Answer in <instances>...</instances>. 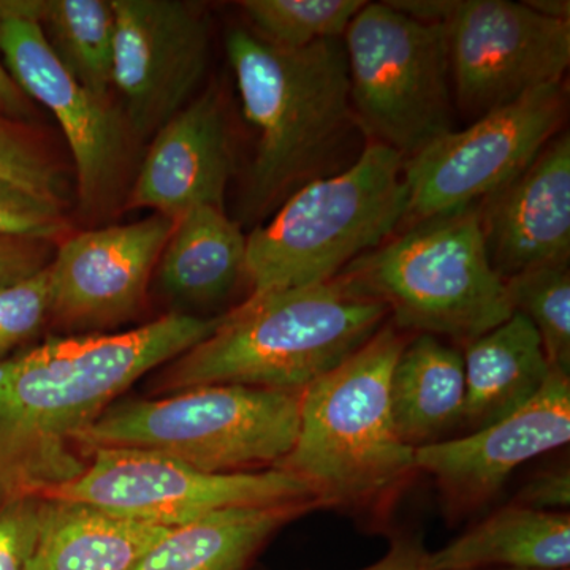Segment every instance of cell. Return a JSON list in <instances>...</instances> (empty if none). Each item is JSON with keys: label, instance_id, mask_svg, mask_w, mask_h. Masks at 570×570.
I'll list each match as a JSON object with an SVG mask.
<instances>
[{"label": "cell", "instance_id": "cell-1", "mask_svg": "<svg viewBox=\"0 0 570 570\" xmlns=\"http://www.w3.org/2000/svg\"><path fill=\"white\" fill-rule=\"evenodd\" d=\"M220 317L171 313L119 333L48 337L0 362V509L80 478L81 431L135 382L206 340Z\"/></svg>", "mask_w": 570, "mask_h": 570}, {"label": "cell", "instance_id": "cell-2", "mask_svg": "<svg viewBox=\"0 0 570 570\" xmlns=\"http://www.w3.org/2000/svg\"><path fill=\"white\" fill-rule=\"evenodd\" d=\"M389 321L384 305L356 294L340 277L250 295L220 316L212 335L167 363L157 392L245 385L302 393Z\"/></svg>", "mask_w": 570, "mask_h": 570}, {"label": "cell", "instance_id": "cell-3", "mask_svg": "<svg viewBox=\"0 0 570 570\" xmlns=\"http://www.w3.org/2000/svg\"><path fill=\"white\" fill-rule=\"evenodd\" d=\"M225 48L257 134L243 212L262 217L322 178L355 121L346 50L343 39L287 50L243 28L227 33Z\"/></svg>", "mask_w": 570, "mask_h": 570}, {"label": "cell", "instance_id": "cell-4", "mask_svg": "<svg viewBox=\"0 0 570 570\" xmlns=\"http://www.w3.org/2000/svg\"><path fill=\"white\" fill-rule=\"evenodd\" d=\"M407 341L389 321L302 393L295 445L277 468L305 480L321 508H387L419 472L390 404L393 367Z\"/></svg>", "mask_w": 570, "mask_h": 570}, {"label": "cell", "instance_id": "cell-5", "mask_svg": "<svg viewBox=\"0 0 570 570\" xmlns=\"http://www.w3.org/2000/svg\"><path fill=\"white\" fill-rule=\"evenodd\" d=\"M336 277L384 305L401 332L448 336L463 347L513 314L487 255L479 204L409 225Z\"/></svg>", "mask_w": 570, "mask_h": 570}, {"label": "cell", "instance_id": "cell-6", "mask_svg": "<svg viewBox=\"0 0 570 570\" xmlns=\"http://www.w3.org/2000/svg\"><path fill=\"white\" fill-rule=\"evenodd\" d=\"M404 159L371 142L347 170L295 190L246 239L250 295L335 279L384 245L406 216Z\"/></svg>", "mask_w": 570, "mask_h": 570}, {"label": "cell", "instance_id": "cell-7", "mask_svg": "<svg viewBox=\"0 0 570 570\" xmlns=\"http://www.w3.org/2000/svg\"><path fill=\"white\" fill-rule=\"evenodd\" d=\"M302 393L204 385L160 400L116 401L78 434L77 445L85 456L96 449L146 450L212 474L266 471L294 449Z\"/></svg>", "mask_w": 570, "mask_h": 570}, {"label": "cell", "instance_id": "cell-8", "mask_svg": "<svg viewBox=\"0 0 570 570\" xmlns=\"http://www.w3.org/2000/svg\"><path fill=\"white\" fill-rule=\"evenodd\" d=\"M343 41L352 112L373 142L406 160L452 132L448 24H426L387 2H366Z\"/></svg>", "mask_w": 570, "mask_h": 570}, {"label": "cell", "instance_id": "cell-9", "mask_svg": "<svg viewBox=\"0 0 570 570\" xmlns=\"http://www.w3.org/2000/svg\"><path fill=\"white\" fill-rule=\"evenodd\" d=\"M86 456L88 466L80 478L43 498L81 501L164 528L183 527L223 509L305 501L318 504L305 480L281 468L212 474L137 449H96Z\"/></svg>", "mask_w": 570, "mask_h": 570}, {"label": "cell", "instance_id": "cell-10", "mask_svg": "<svg viewBox=\"0 0 570 570\" xmlns=\"http://www.w3.org/2000/svg\"><path fill=\"white\" fill-rule=\"evenodd\" d=\"M568 111L564 81L445 134L404 160L409 225L478 205L512 181L558 134Z\"/></svg>", "mask_w": 570, "mask_h": 570}, {"label": "cell", "instance_id": "cell-11", "mask_svg": "<svg viewBox=\"0 0 570 570\" xmlns=\"http://www.w3.org/2000/svg\"><path fill=\"white\" fill-rule=\"evenodd\" d=\"M0 59L21 91L61 126L77 170L78 198L89 216L107 213L122 193L130 129L110 97L75 80L51 50L39 22L0 0Z\"/></svg>", "mask_w": 570, "mask_h": 570}, {"label": "cell", "instance_id": "cell-12", "mask_svg": "<svg viewBox=\"0 0 570 570\" xmlns=\"http://www.w3.org/2000/svg\"><path fill=\"white\" fill-rule=\"evenodd\" d=\"M455 100L472 121L561 82L570 63V21L523 2L460 0L448 24Z\"/></svg>", "mask_w": 570, "mask_h": 570}, {"label": "cell", "instance_id": "cell-13", "mask_svg": "<svg viewBox=\"0 0 570 570\" xmlns=\"http://www.w3.org/2000/svg\"><path fill=\"white\" fill-rule=\"evenodd\" d=\"M116 33L112 86L130 132L151 137L193 102L208 71L209 24L179 0H111Z\"/></svg>", "mask_w": 570, "mask_h": 570}, {"label": "cell", "instance_id": "cell-14", "mask_svg": "<svg viewBox=\"0 0 570 570\" xmlns=\"http://www.w3.org/2000/svg\"><path fill=\"white\" fill-rule=\"evenodd\" d=\"M176 220L153 214L69 236L50 268V324L73 335L105 333L137 316Z\"/></svg>", "mask_w": 570, "mask_h": 570}, {"label": "cell", "instance_id": "cell-15", "mask_svg": "<svg viewBox=\"0 0 570 570\" xmlns=\"http://www.w3.org/2000/svg\"><path fill=\"white\" fill-rule=\"evenodd\" d=\"M570 441V377L551 371L538 396L493 425L415 450V468L434 479L450 515L482 509L509 475Z\"/></svg>", "mask_w": 570, "mask_h": 570}, {"label": "cell", "instance_id": "cell-16", "mask_svg": "<svg viewBox=\"0 0 570 570\" xmlns=\"http://www.w3.org/2000/svg\"><path fill=\"white\" fill-rule=\"evenodd\" d=\"M479 214L487 255L502 279L569 265V134H558L519 176L479 202Z\"/></svg>", "mask_w": 570, "mask_h": 570}, {"label": "cell", "instance_id": "cell-17", "mask_svg": "<svg viewBox=\"0 0 570 570\" xmlns=\"http://www.w3.org/2000/svg\"><path fill=\"white\" fill-rule=\"evenodd\" d=\"M232 164L223 100L216 91L202 94L157 130L126 208L175 220L200 206L224 209Z\"/></svg>", "mask_w": 570, "mask_h": 570}, {"label": "cell", "instance_id": "cell-18", "mask_svg": "<svg viewBox=\"0 0 570 570\" xmlns=\"http://www.w3.org/2000/svg\"><path fill=\"white\" fill-rule=\"evenodd\" d=\"M63 498H40L28 570H135L170 531Z\"/></svg>", "mask_w": 570, "mask_h": 570}, {"label": "cell", "instance_id": "cell-19", "mask_svg": "<svg viewBox=\"0 0 570 570\" xmlns=\"http://www.w3.org/2000/svg\"><path fill=\"white\" fill-rule=\"evenodd\" d=\"M463 362L466 397L460 426L468 433L530 403L553 371L538 330L520 313L466 344Z\"/></svg>", "mask_w": 570, "mask_h": 570}, {"label": "cell", "instance_id": "cell-20", "mask_svg": "<svg viewBox=\"0 0 570 570\" xmlns=\"http://www.w3.org/2000/svg\"><path fill=\"white\" fill-rule=\"evenodd\" d=\"M317 502L246 505L171 528L135 570H246L269 539Z\"/></svg>", "mask_w": 570, "mask_h": 570}, {"label": "cell", "instance_id": "cell-21", "mask_svg": "<svg viewBox=\"0 0 570 570\" xmlns=\"http://www.w3.org/2000/svg\"><path fill=\"white\" fill-rule=\"evenodd\" d=\"M464 397L463 352L423 333L409 340L390 382L393 422L401 441L414 450L444 441L461 425Z\"/></svg>", "mask_w": 570, "mask_h": 570}, {"label": "cell", "instance_id": "cell-22", "mask_svg": "<svg viewBox=\"0 0 570 570\" xmlns=\"http://www.w3.org/2000/svg\"><path fill=\"white\" fill-rule=\"evenodd\" d=\"M430 561L434 570L569 569L570 517L512 502L431 553Z\"/></svg>", "mask_w": 570, "mask_h": 570}, {"label": "cell", "instance_id": "cell-23", "mask_svg": "<svg viewBox=\"0 0 570 570\" xmlns=\"http://www.w3.org/2000/svg\"><path fill=\"white\" fill-rule=\"evenodd\" d=\"M246 239L223 208L190 209L176 220L160 255V285L189 305L220 302L246 276Z\"/></svg>", "mask_w": 570, "mask_h": 570}, {"label": "cell", "instance_id": "cell-24", "mask_svg": "<svg viewBox=\"0 0 570 570\" xmlns=\"http://www.w3.org/2000/svg\"><path fill=\"white\" fill-rule=\"evenodd\" d=\"M40 26L71 77L110 97L116 33L111 0H45Z\"/></svg>", "mask_w": 570, "mask_h": 570}, {"label": "cell", "instance_id": "cell-25", "mask_svg": "<svg viewBox=\"0 0 570 570\" xmlns=\"http://www.w3.org/2000/svg\"><path fill=\"white\" fill-rule=\"evenodd\" d=\"M363 0H245L239 7L262 40L299 50L322 40L343 39Z\"/></svg>", "mask_w": 570, "mask_h": 570}, {"label": "cell", "instance_id": "cell-26", "mask_svg": "<svg viewBox=\"0 0 570 570\" xmlns=\"http://www.w3.org/2000/svg\"><path fill=\"white\" fill-rule=\"evenodd\" d=\"M513 313L538 330L551 370L570 371L569 265L542 266L505 279Z\"/></svg>", "mask_w": 570, "mask_h": 570}, {"label": "cell", "instance_id": "cell-27", "mask_svg": "<svg viewBox=\"0 0 570 570\" xmlns=\"http://www.w3.org/2000/svg\"><path fill=\"white\" fill-rule=\"evenodd\" d=\"M0 181L14 184L37 197L62 206L63 179L51 151L31 122L0 112Z\"/></svg>", "mask_w": 570, "mask_h": 570}, {"label": "cell", "instance_id": "cell-28", "mask_svg": "<svg viewBox=\"0 0 570 570\" xmlns=\"http://www.w3.org/2000/svg\"><path fill=\"white\" fill-rule=\"evenodd\" d=\"M50 268L0 285V362L31 346L50 324Z\"/></svg>", "mask_w": 570, "mask_h": 570}, {"label": "cell", "instance_id": "cell-29", "mask_svg": "<svg viewBox=\"0 0 570 570\" xmlns=\"http://www.w3.org/2000/svg\"><path fill=\"white\" fill-rule=\"evenodd\" d=\"M69 224L62 206L37 197L36 194L0 181V236L47 239L66 234Z\"/></svg>", "mask_w": 570, "mask_h": 570}, {"label": "cell", "instance_id": "cell-30", "mask_svg": "<svg viewBox=\"0 0 570 570\" xmlns=\"http://www.w3.org/2000/svg\"><path fill=\"white\" fill-rule=\"evenodd\" d=\"M40 498H26L0 509V570H28L37 532Z\"/></svg>", "mask_w": 570, "mask_h": 570}, {"label": "cell", "instance_id": "cell-31", "mask_svg": "<svg viewBox=\"0 0 570 570\" xmlns=\"http://www.w3.org/2000/svg\"><path fill=\"white\" fill-rule=\"evenodd\" d=\"M55 243L47 239L0 236V285L14 283L47 268L55 257Z\"/></svg>", "mask_w": 570, "mask_h": 570}, {"label": "cell", "instance_id": "cell-32", "mask_svg": "<svg viewBox=\"0 0 570 570\" xmlns=\"http://www.w3.org/2000/svg\"><path fill=\"white\" fill-rule=\"evenodd\" d=\"M515 504L540 512H564L570 505L569 466L540 471L520 490Z\"/></svg>", "mask_w": 570, "mask_h": 570}, {"label": "cell", "instance_id": "cell-33", "mask_svg": "<svg viewBox=\"0 0 570 570\" xmlns=\"http://www.w3.org/2000/svg\"><path fill=\"white\" fill-rule=\"evenodd\" d=\"M431 551L422 540L412 534H401L392 540L390 549L381 560L360 570H434L430 561Z\"/></svg>", "mask_w": 570, "mask_h": 570}, {"label": "cell", "instance_id": "cell-34", "mask_svg": "<svg viewBox=\"0 0 570 570\" xmlns=\"http://www.w3.org/2000/svg\"><path fill=\"white\" fill-rule=\"evenodd\" d=\"M392 9L426 24H449L460 0H387Z\"/></svg>", "mask_w": 570, "mask_h": 570}, {"label": "cell", "instance_id": "cell-35", "mask_svg": "<svg viewBox=\"0 0 570 570\" xmlns=\"http://www.w3.org/2000/svg\"><path fill=\"white\" fill-rule=\"evenodd\" d=\"M0 112L17 121L31 122L36 115V104L21 91L20 86L0 59Z\"/></svg>", "mask_w": 570, "mask_h": 570}, {"label": "cell", "instance_id": "cell-36", "mask_svg": "<svg viewBox=\"0 0 570 570\" xmlns=\"http://www.w3.org/2000/svg\"><path fill=\"white\" fill-rule=\"evenodd\" d=\"M524 6L551 20L570 21L569 0H527Z\"/></svg>", "mask_w": 570, "mask_h": 570}, {"label": "cell", "instance_id": "cell-37", "mask_svg": "<svg viewBox=\"0 0 570 570\" xmlns=\"http://www.w3.org/2000/svg\"><path fill=\"white\" fill-rule=\"evenodd\" d=\"M475 570H538V569H505V568H491V569H475ZM569 570V569H562Z\"/></svg>", "mask_w": 570, "mask_h": 570}]
</instances>
